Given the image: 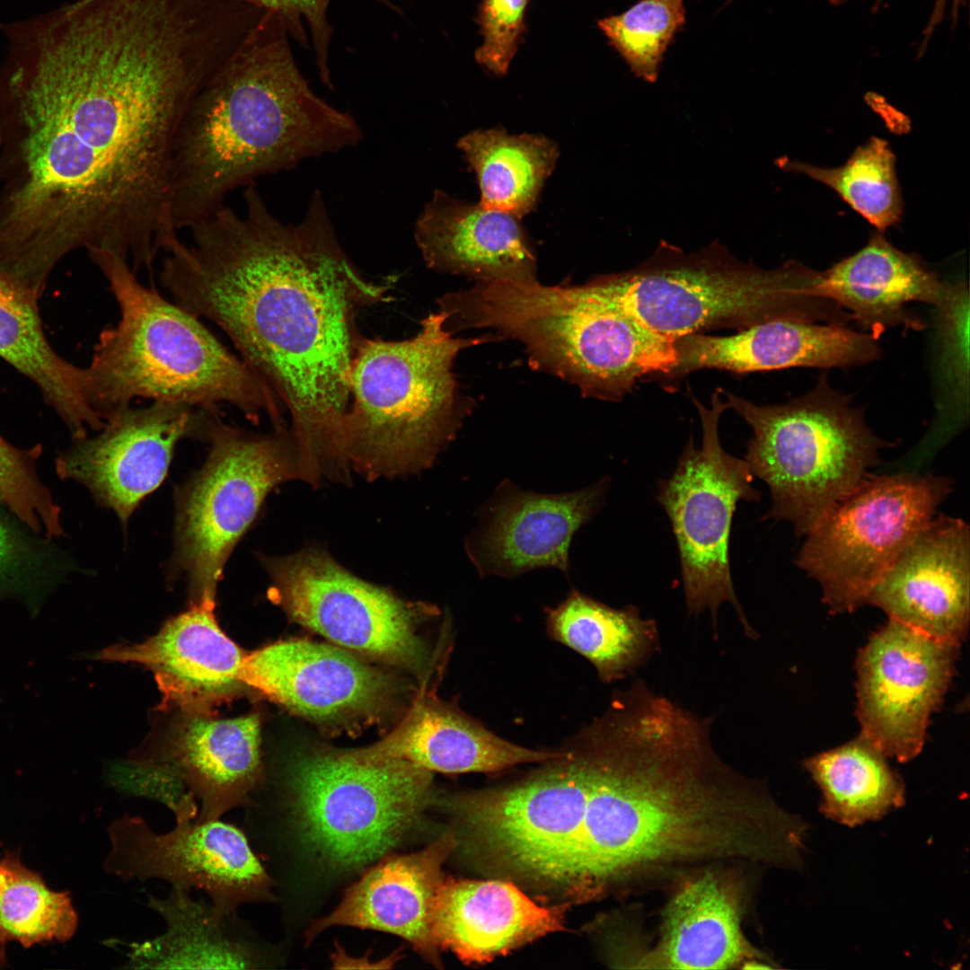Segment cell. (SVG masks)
Here are the masks:
<instances>
[{
  "label": "cell",
  "instance_id": "obj_29",
  "mask_svg": "<svg viewBox=\"0 0 970 970\" xmlns=\"http://www.w3.org/2000/svg\"><path fill=\"white\" fill-rule=\"evenodd\" d=\"M346 751L359 761L403 760L445 773L495 772L521 763L548 762L567 753L517 745L452 707L433 701L418 702L381 741Z\"/></svg>",
  "mask_w": 970,
  "mask_h": 970
},
{
  "label": "cell",
  "instance_id": "obj_37",
  "mask_svg": "<svg viewBox=\"0 0 970 970\" xmlns=\"http://www.w3.org/2000/svg\"><path fill=\"white\" fill-rule=\"evenodd\" d=\"M684 0H639L598 28L637 77L654 83L664 53L685 22Z\"/></svg>",
  "mask_w": 970,
  "mask_h": 970
},
{
  "label": "cell",
  "instance_id": "obj_19",
  "mask_svg": "<svg viewBox=\"0 0 970 970\" xmlns=\"http://www.w3.org/2000/svg\"><path fill=\"white\" fill-rule=\"evenodd\" d=\"M969 526L939 515L870 591L867 604L931 638L960 645L969 624Z\"/></svg>",
  "mask_w": 970,
  "mask_h": 970
},
{
  "label": "cell",
  "instance_id": "obj_22",
  "mask_svg": "<svg viewBox=\"0 0 970 970\" xmlns=\"http://www.w3.org/2000/svg\"><path fill=\"white\" fill-rule=\"evenodd\" d=\"M605 482L578 491L549 495L502 484L466 541V551L482 576L514 577L540 568L569 572L573 535L598 510Z\"/></svg>",
  "mask_w": 970,
  "mask_h": 970
},
{
  "label": "cell",
  "instance_id": "obj_12",
  "mask_svg": "<svg viewBox=\"0 0 970 970\" xmlns=\"http://www.w3.org/2000/svg\"><path fill=\"white\" fill-rule=\"evenodd\" d=\"M720 391L712 394L710 408L693 399L701 421V445L695 447L690 439L671 477L659 482L657 499L675 536L689 613L709 609L716 626L719 607L728 602L754 638L735 594L728 548L736 504L759 501L760 493L752 485L746 462L721 445L719 423L728 405Z\"/></svg>",
  "mask_w": 970,
  "mask_h": 970
},
{
  "label": "cell",
  "instance_id": "obj_30",
  "mask_svg": "<svg viewBox=\"0 0 970 970\" xmlns=\"http://www.w3.org/2000/svg\"><path fill=\"white\" fill-rule=\"evenodd\" d=\"M146 905L165 923L160 936L142 942L115 939L126 948L123 968L249 969L258 966L235 913L219 912L190 891L172 886L164 898L147 895Z\"/></svg>",
  "mask_w": 970,
  "mask_h": 970
},
{
  "label": "cell",
  "instance_id": "obj_8",
  "mask_svg": "<svg viewBox=\"0 0 970 970\" xmlns=\"http://www.w3.org/2000/svg\"><path fill=\"white\" fill-rule=\"evenodd\" d=\"M753 431L745 461L770 489L766 518L789 522L806 535L869 475L885 442L862 410L834 391L825 376L808 393L777 405H758L725 392Z\"/></svg>",
  "mask_w": 970,
  "mask_h": 970
},
{
  "label": "cell",
  "instance_id": "obj_17",
  "mask_svg": "<svg viewBox=\"0 0 970 970\" xmlns=\"http://www.w3.org/2000/svg\"><path fill=\"white\" fill-rule=\"evenodd\" d=\"M172 401L129 406L110 415L100 432L74 439L56 460L57 475L84 484L123 525L166 476L177 442L199 437L206 411Z\"/></svg>",
  "mask_w": 970,
  "mask_h": 970
},
{
  "label": "cell",
  "instance_id": "obj_40",
  "mask_svg": "<svg viewBox=\"0 0 970 970\" xmlns=\"http://www.w3.org/2000/svg\"><path fill=\"white\" fill-rule=\"evenodd\" d=\"M530 0H481L476 22L482 41L474 52L476 62L495 75H505L526 30Z\"/></svg>",
  "mask_w": 970,
  "mask_h": 970
},
{
  "label": "cell",
  "instance_id": "obj_11",
  "mask_svg": "<svg viewBox=\"0 0 970 970\" xmlns=\"http://www.w3.org/2000/svg\"><path fill=\"white\" fill-rule=\"evenodd\" d=\"M950 489L941 476L869 475L805 535L796 563L819 584L832 613L854 611Z\"/></svg>",
  "mask_w": 970,
  "mask_h": 970
},
{
  "label": "cell",
  "instance_id": "obj_23",
  "mask_svg": "<svg viewBox=\"0 0 970 970\" xmlns=\"http://www.w3.org/2000/svg\"><path fill=\"white\" fill-rule=\"evenodd\" d=\"M670 376L716 368L743 374L790 367H850L876 360L877 339L842 323L789 319L764 322L732 335L690 334L675 340Z\"/></svg>",
  "mask_w": 970,
  "mask_h": 970
},
{
  "label": "cell",
  "instance_id": "obj_36",
  "mask_svg": "<svg viewBox=\"0 0 970 970\" xmlns=\"http://www.w3.org/2000/svg\"><path fill=\"white\" fill-rule=\"evenodd\" d=\"M78 916L68 892L50 890L40 875L25 868L18 856L0 860V943L23 947L75 934Z\"/></svg>",
  "mask_w": 970,
  "mask_h": 970
},
{
  "label": "cell",
  "instance_id": "obj_20",
  "mask_svg": "<svg viewBox=\"0 0 970 970\" xmlns=\"http://www.w3.org/2000/svg\"><path fill=\"white\" fill-rule=\"evenodd\" d=\"M216 603H191L141 643L109 647L96 655L108 661L148 668L162 693L163 709L216 715L245 687L240 668L242 648L220 628Z\"/></svg>",
  "mask_w": 970,
  "mask_h": 970
},
{
  "label": "cell",
  "instance_id": "obj_13",
  "mask_svg": "<svg viewBox=\"0 0 970 970\" xmlns=\"http://www.w3.org/2000/svg\"><path fill=\"white\" fill-rule=\"evenodd\" d=\"M259 558L271 580L269 597L295 622L381 661L411 669L425 662L417 626L432 606L357 578L320 547Z\"/></svg>",
  "mask_w": 970,
  "mask_h": 970
},
{
  "label": "cell",
  "instance_id": "obj_4",
  "mask_svg": "<svg viewBox=\"0 0 970 970\" xmlns=\"http://www.w3.org/2000/svg\"><path fill=\"white\" fill-rule=\"evenodd\" d=\"M105 277L119 320L102 330L85 368L90 406L106 421L137 398L172 401L219 415L237 408L251 422L262 413L282 424V402L242 358L232 354L192 313L137 278L115 253H88Z\"/></svg>",
  "mask_w": 970,
  "mask_h": 970
},
{
  "label": "cell",
  "instance_id": "obj_7",
  "mask_svg": "<svg viewBox=\"0 0 970 970\" xmlns=\"http://www.w3.org/2000/svg\"><path fill=\"white\" fill-rule=\"evenodd\" d=\"M816 273L795 261L762 269L734 257L718 241L690 253L662 241L640 265L595 280L624 312L676 340L777 319L845 323L844 310L806 294Z\"/></svg>",
  "mask_w": 970,
  "mask_h": 970
},
{
  "label": "cell",
  "instance_id": "obj_26",
  "mask_svg": "<svg viewBox=\"0 0 970 970\" xmlns=\"http://www.w3.org/2000/svg\"><path fill=\"white\" fill-rule=\"evenodd\" d=\"M562 906H541L512 883L444 879L433 907L437 948L465 963H485L563 929Z\"/></svg>",
  "mask_w": 970,
  "mask_h": 970
},
{
  "label": "cell",
  "instance_id": "obj_43",
  "mask_svg": "<svg viewBox=\"0 0 970 970\" xmlns=\"http://www.w3.org/2000/svg\"><path fill=\"white\" fill-rule=\"evenodd\" d=\"M4 962V945L0 943V963Z\"/></svg>",
  "mask_w": 970,
  "mask_h": 970
},
{
  "label": "cell",
  "instance_id": "obj_41",
  "mask_svg": "<svg viewBox=\"0 0 970 970\" xmlns=\"http://www.w3.org/2000/svg\"><path fill=\"white\" fill-rule=\"evenodd\" d=\"M279 16L289 36L298 43H308L304 22L309 27L316 57V65L322 82L331 85L329 69V48L332 28L328 22L327 11L331 0H238ZM391 5L390 0H375Z\"/></svg>",
  "mask_w": 970,
  "mask_h": 970
},
{
  "label": "cell",
  "instance_id": "obj_16",
  "mask_svg": "<svg viewBox=\"0 0 970 970\" xmlns=\"http://www.w3.org/2000/svg\"><path fill=\"white\" fill-rule=\"evenodd\" d=\"M959 646L889 619L857 657L860 735L899 762L919 754L930 715L953 676Z\"/></svg>",
  "mask_w": 970,
  "mask_h": 970
},
{
  "label": "cell",
  "instance_id": "obj_18",
  "mask_svg": "<svg viewBox=\"0 0 970 970\" xmlns=\"http://www.w3.org/2000/svg\"><path fill=\"white\" fill-rule=\"evenodd\" d=\"M242 683L308 719L327 725L380 719L399 692L394 678L346 651L306 640L246 654Z\"/></svg>",
  "mask_w": 970,
  "mask_h": 970
},
{
  "label": "cell",
  "instance_id": "obj_24",
  "mask_svg": "<svg viewBox=\"0 0 970 970\" xmlns=\"http://www.w3.org/2000/svg\"><path fill=\"white\" fill-rule=\"evenodd\" d=\"M456 845L452 833L410 854L384 857L349 886L330 914L314 921L307 943L334 926H351L392 933L407 940L424 959L440 966L439 948L431 934V917L442 868Z\"/></svg>",
  "mask_w": 970,
  "mask_h": 970
},
{
  "label": "cell",
  "instance_id": "obj_2",
  "mask_svg": "<svg viewBox=\"0 0 970 970\" xmlns=\"http://www.w3.org/2000/svg\"><path fill=\"white\" fill-rule=\"evenodd\" d=\"M245 212L224 206L189 230L162 261L161 284L207 318L289 410L299 465L309 478L337 470L362 337L357 316L391 286L365 278L342 249L322 194L285 225L255 185Z\"/></svg>",
  "mask_w": 970,
  "mask_h": 970
},
{
  "label": "cell",
  "instance_id": "obj_3",
  "mask_svg": "<svg viewBox=\"0 0 970 970\" xmlns=\"http://www.w3.org/2000/svg\"><path fill=\"white\" fill-rule=\"evenodd\" d=\"M362 137L351 115L313 92L283 20L264 11L182 115L170 169L174 225L190 229L235 189Z\"/></svg>",
  "mask_w": 970,
  "mask_h": 970
},
{
  "label": "cell",
  "instance_id": "obj_27",
  "mask_svg": "<svg viewBox=\"0 0 970 970\" xmlns=\"http://www.w3.org/2000/svg\"><path fill=\"white\" fill-rule=\"evenodd\" d=\"M427 266L477 281L536 279L534 251L520 219L435 190L414 231Z\"/></svg>",
  "mask_w": 970,
  "mask_h": 970
},
{
  "label": "cell",
  "instance_id": "obj_42",
  "mask_svg": "<svg viewBox=\"0 0 970 970\" xmlns=\"http://www.w3.org/2000/svg\"><path fill=\"white\" fill-rule=\"evenodd\" d=\"M9 449V443L0 435V462L5 457Z\"/></svg>",
  "mask_w": 970,
  "mask_h": 970
},
{
  "label": "cell",
  "instance_id": "obj_38",
  "mask_svg": "<svg viewBox=\"0 0 970 970\" xmlns=\"http://www.w3.org/2000/svg\"><path fill=\"white\" fill-rule=\"evenodd\" d=\"M939 359V411L962 420L969 408V292L948 284L936 306Z\"/></svg>",
  "mask_w": 970,
  "mask_h": 970
},
{
  "label": "cell",
  "instance_id": "obj_32",
  "mask_svg": "<svg viewBox=\"0 0 970 970\" xmlns=\"http://www.w3.org/2000/svg\"><path fill=\"white\" fill-rule=\"evenodd\" d=\"M552 638L588 659L604 683L639 668L658 648L655 622L634 606L614 609L572 591L547 616Z\"/></svg>",
  "mask_w": 970,
  "mask_h": 970
},
{
  "label": "cell",
  "instance_id": "obj_21",
  "mask_svg": "<svg viewBox=\"0 0 970 970\" xmlns=\"http://www.w3.org/2000/svg\"><path fill=\"white\" fill-rule=\"evenodd\" d=\"M734 868H708L683 878L665 905L653 945L627 963L633 968L730 969L769 967L742 928L741 881Z\"/></svg>",
  "mask_w": 970,
  "mask_h": 970
},
{
  "label": "cell",
  "instance_id": "obj_31",
  "mask_svg": "<svg viewBox=\"0 0 970 970\" xmlns=\"http://www.w3.org/2000/svg\"><path fill=\"white\" fill-rule=\"evenodd\" d=\"M39 298L0 272V357L29 378L74 438L101 425L85 395V369L60 357L47 340Z\"/></svg>",
  "mask_w": 970,
  "mask_h": 970
},
{
  "label": "cell",
  "instance_id": "obj_5",
  "mask_svg": "<svg viewBox=\"0 0 970 970\" xmlns=\"http://www.w3.org/2000/svg\"><path fill=\"white\" fill-rule=\"evenodd\" d=\"M437 304L451 331L489 328L517 340L533 367L585 396L617 401L643 376L670 375L677 365L675 340L621 309L595 279L582 286L482 280Z\"/></svg>",
  "mask_w": 970,
  "mask_h": 970
},
{
  "label": "cell",
  "instance_id": "obj_6",
  "mask_svg": "<svg viewBox=\"0 0 970 970\" xmlns=\"http://www.w3.org/2000/svg\"><path fill=\"white\" fill-rule=\"evenodd\" d=\"M438 310L403 340L361 337L350 375L343 454L367 480L429 467L454 437L464 413L453 373L458 353L491 337H454Z\"/></svg>",
  "mask_w": 970,
  "mask_h": 970
},
{
  "label": "cell",
  "instance_id": "obj_9",
  "mask_svg": "<svg viewBox=\"0 0 970 970\" xmlns=\"http://www.w3.org/2000/svg\"><path fill=\"white\" fill-rule=\"evenodd\" d=\"M303 839L332 868L357 870L402 842L431 804L429 771L403 760L359 761L310 751L289 770Z\"/></svg>",
  "mask_w": 970,
  "mask_h": 970
},
{
  "label": "cell",
  "instance_id": "obj_33",
  "mask_svg": "<svg viewBox=\"0 0 970 970\" xmlns=\"http://www.w3.org/2000/svg\"><path fill=\"white\" fill-rule=\"evenodd\" d=\"M458 146L476 173L479 203L519 219L534 208L559 155L547 137L500 128L472 131Z\"/></svg>",
  "mask_w": 970,
  "mask_h": 970
},
{
  "label": "cell",
  "instance_id": "obj_10",
  "mask_svg": "<svg viewBox=\"0 0 970 970\" xmlns=\"http://www.w3.org/2000/svg\"><path fill=\"white\" fill-rule=\"evenodd\" d=\"M200 437L209 453L176 494L170 574L185 578L191 603H216L225 564L266 496L301 476L294 436L284 427L253 434L207 412Z\"/></svg>",
  "mask_w": 970,
  "mask_h": 970
},
{
  "label": "cell",
  "instance_id": "obj_34",
  "mask_svg": "<svg viewBox=\"0 0 970 970\" xmlns=\"http://www.w3.org/2000/svg\"><path fill=\"white\" fill-rule=\"evenodd\" d=\"M886 755L860 735L805 762L823 794L821 809L829 818L854 826L878 819L903 805L904 788Z\"/></svg>",
  "mask_w": 970,
  "mask_h": 970
},
{
  "label": "cell",
  "instance_id": "obj_28",
  "mask_svg": "<svg viewBox=\"0 0 970 970\" xmlns=\"http://www.w3.org/2000/svg\"><path fill=\"white\" fill-rule=\"evenodd\" d=\"M948 286L917 257L896 249L877 232L856 253L817 272L806 294L837 304L877 339L892 326L922 329L923 322L907 304L936 306Z\"/></svg>",
  "mask_w": 970,
  "mask_h": 970
},
{
  "label": "cell",
  "instance_id": "obj_35",
  "mask_svg": "<svg viewBox=\"0 0 970 970\" xmlns=\"http://www.w3.org/2000/svg\"><path fill=\"white\" fill-rule=\"evenodd\" d=\"M785 171L802 173L834 190L879 232L896 225L903 199L889 144L871 137L840 167L823 168L799 161L780 159Z\"/></svg>",
  "mask_w": 970,
  "mask_h": 970
},
{
  "label": "cell",
  "instance_id": "obj_15",
  "mask_svg": "<svg viewBox=\"0 0 970 970\" xmlns=\"http://www.w3.org/2000/svg\"><path fill=\"white\" fill-rule=\"evenodd\" d=\"M575 748L516 784L461 798L472 832L519 872L567 885L594 772L585 730Z\"/></svg>",
  "mask_w": 970,
  "mask_h": 970
},
{
  "label": "cell",
  "instance_id": "obj_1",
  "mask_svg": "<svg viewBox=\"0 0 970 970\" xmlns=\"http://www.w3.org/2000/svg\"><path fill=\"white\" fill-rule=\"evenodd\" d=\"M0 28V272L40 295L77 250L150 270L180 239L173 142L216 47L158 0H76Z\"/></svg>",
  "mask_w": 970,
  "mask_h": 970
},
{
  "label": "cell",
  "instance_id": "obj_44",
  "mask_svg": "<svg viewBox=\"0 0 970 970\" xmlns=\"http://www.w3.org/2000/svg\"><path fill=\"white\" fill-rule=\"evenodd\" d=\"M730 1H732V0H730ZM827 1H829L833 4H842V3H843V2H845L847 0H827Z\"/></svg>",
  "mask_w": 970,
  "mask_h": 970
},
{
  "label": "cell",
  "instance_id": "obj_25",
  "mask_svg": "<svg viewBox=\"0 0 970 970\" xmlns=\"http://www.w3.org/2000/svg\"><path fill=\"white\" fill-rule=\"evenodd\" d=\"M260 720L258 714L233 719L181 713L169 747L157 758L163 767L200 802L196 821L218 820L246 807L261 772Z\"/></svg>",
  "mask_w": 970,
  "mask_h": 970
},
{
  "label": "cell",
  "instance_id": "obj_14",
  "mask_svg": "<svg viewBox=\"0 0 970 970\" xmlns=\"http://www.w3.org/2000/svg\"><path fill=\"white\" fill-rule=\"evenodd\" d=\"M175 826L154 832L140 816L123 814L107 828L106 873L123 881L159 878L174 887L204 891L219 912L272 899V878L238 827L218 820L198 822L194 797L172 811Z\"/></svg>",
  "mask_w": 970,
  "mask_h": 970
},
{
  "label": "cell",
  "instance_id": "obj_39",
  "mask_svg": "<svg viewBox=\"0 0 970 970\" xmlns=\"http://www.w3.org/2000/svg\"><path fill=\"white\" fill-rule=\"evenodd\" d=\"M48 553L0 512V599L18 596L36 613L52 578Z\"/></svg>",
  "mask_w": 970,
  "mask_h": 970
}]
</instances>
